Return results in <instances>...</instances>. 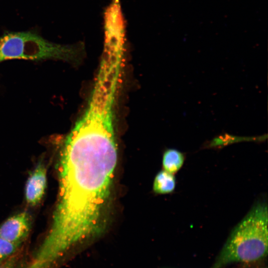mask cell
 Here are the masks:
<instances>
[{
	"mask_svg": "<svg viewBox=\"0 0 268 268\" xmlns=\"http://www.w3.org/2000/svg\"><path fill=\"white\" fill-rule=\"evenodd\" d=\"M176 179L174 174L165 170L159 171L156 175L153 185L154 192L158 194L172 193L176 187Z\"/></svg>",
	"mask_w": 268,
	"mask_h": 268,
	"instance_id": "obj_7",
	"label": "cell"
},
{
	"mask_svg": "<svg viewBox=\"0 0 268 268\" xmlns=\"http://www.w3.org/2000/svg\"><path fill=\"white\" fill-rule=\"evenodd\" d=\"M185 160V155L179 150L170 148L165 151L162 157L164 170L174 174L183 166Z\"/></svg>",
	"mask_w": 268,
	"mask_h": 268,
	"instance_id": "obj_6",
	"label": "cell"
},
{
	"mask_svg": "<svg viewBox=\"0 0 268 268\" xmlns=\"http://www.w3.org/2000/svg\"><path fill=\"white\" fill-rule=\"evenodd\" d=\"M23 249L10 258L1 265L0 268H19L25 254H23Z\"/></svg>",
	"mask_w": 268,
	"mask_h": 268,
	"instance_id": "obj_10",
	"label": "cell"
},
{
	"mask_svg": "<svg viewBox=\"0 0 268 268\" xmlns=\"http://www.w3.org/2000/svg\"><path fill=\"white\" fill-rule=\"evenodd\" d=\"M268 222L267 203H256L233 229L212 268L235 262H253L267 256Z\"/></svg>",
	"mask_w": 268,
	"mask_h": 268,
	"instance_id": "obj_2",
	"label": "cell"
},
{
	"mask_svg": "<svg viewBox=\"0 0 268 268\" xmlns=\"http://www.w3.org/2000/svg\"><path fill=\"white\" fill-rule=\"evenodd\" d=\"M117 158L112 123L77 120L61 152L59 197L52 223L31 254L38 266L56 268L74 245L105 230Z\"/></svg>",
	"mask_w": 268,
	"mask_h": 268,
	"instance_id": "obj_1",
	"label": "cell"
},
{
	"mask_svg": "<svg viewBox=\"0 0 268 268\" xmlns=\"http://www.w3.org/2000/svg\"><path fill=\"white\" fill-rule=\"evenodd\" d=\"M31 227L29 214L26 211L11 216L0 225V237L4 239L23 246Z\"/></svg>",
	"mask_w": 268,
	"mask_h": 268,
	"instance_id": "obj_4",
	"label": "cell"
},
{
	"mask_svg": "<svg viewBox=\"0 0 268 268\" xmlns=\"http://www.w3.org/2000/svg\"><path fill=\"white\" fill-rule=\"evenodd\" d=\"M260 139L256 137H246L234 136L228 134H221L214 138L209 143V146L214 147L228 144L232 142L241 141L243 140H252Z\"/></svg>",
	"mask_w": 268,
	"mask_h": 268,
	"instance_id": "obj_9",
	"label": "cell"
},
{
	"mask_svg": "<svg viewBox=\"0 0 268 268\" xmlns=\"http://www.w3.org/2000/svg\"><path fill=\"white\" fill-rule=\"evenodd\" d=\"M23 249V246L11 243L0 237V266Z\"/></svg>",
	"mask_w": 268,
	"mask_h": 268,
	"instance_id": "obj_8",
	"label": "cell"
},
{
	"mask_svg": "<svg viewBox=\"0 0 268 268\" xmlns=\"http://www.w3.org/2000/svg\"><path fill=\"white\" fill-rule=\"evenodd\" d=\"M47 187V170L44 163L38 162L26 183L25 199L30 205L38 204L42 200Z\"/></svg>",
	"mask_w": 268,
	"mask_h": 268,
	"instance_id": "obj_5",
	"label": "cell"
},
{
	"mask_svg": "<svg viewBox=\"0 0 268 268\" xmlns=\"http://www.w3.org/2000/svg\"><path fill=\"white\" fill-rule=\"evenodd\" d=\"M78 49L50 42L31 32H12L0 39V62L15 59L70 61L77 57Z\"/></svg>",
	"mask_w": 268,
	"mask_h": 268,
	"instance_id": "obj_3",
	"label": "cell"
}]
</instances>
